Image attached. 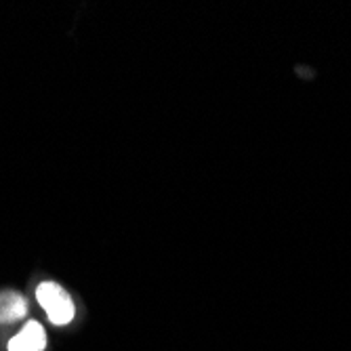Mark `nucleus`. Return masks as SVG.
I'll return each mask as SVG.
<instances>
[{"instance_id":"f257e3e1","label":"nucleus","mask_w":351,"mask_h":351,"mask_svg":"<svg viewBox=\"0 0 351 351\" xmlns=\"http://www.w3.org/2000/svg\"><path fill=\"white\" fill-rule=\"evenodd\" d=\"M36 299L55 326H66L74 320V301L59 284L43 282L36 289Z\"/></svg>"},{"instance_id":"f03ea898","label":"nucleus","mask_w":351,"mask_h":351,"mask_svg":"<svg viewBox=\"0 0 351 351\" xmlns=\"http://www.w3.org/2000/svg\"><path fill=\"white\" fill-rule=\"evenodd\" d=\"M47 335L38 322H27L9 343V351H45Z\"/></svg>"},{"instance_id":"7ed1b4c3","label":"nucleus","mask_w":351,"mask_h":351,"mask_svg":"<svg viewBox=\"0 0 351 351\" xmlns=\"http://www.w3.org/2000/svg\"><path fill=\"white\" fill-rule=\"evenodd\" d=\"M25 313H27V303L21 295L11 291L0 293V322L3 324L17 322Z\"/></svg>"}]
</instances>
